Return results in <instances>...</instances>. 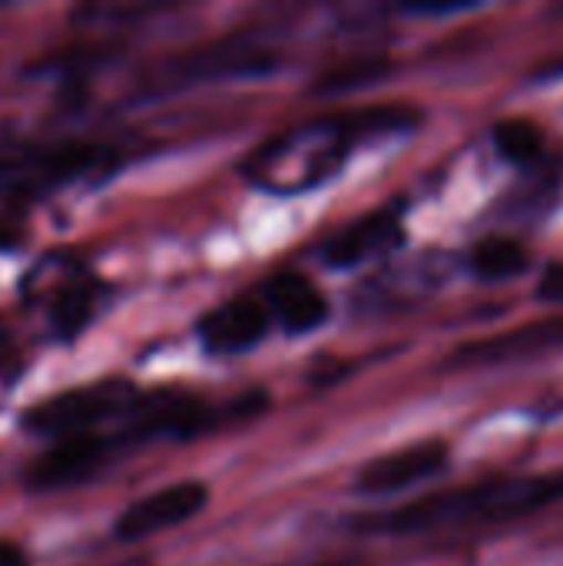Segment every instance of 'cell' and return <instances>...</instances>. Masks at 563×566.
Segmentation results:
<instances>
[{"label":"cell","instance_id":"obj_14","mask_svg":"<svg viewBox=\"0 0 563 566\" xmlns=\"http://www.w3.org/2000/svg\"><path fill=\"white\" fill-rule=\"evenodd\" d=\"M498 153L508 159V163H518V166H534L544 159V129L524 116H511V119H501L491 133Z\"/></svg>","mask_w":563,"mask_h":566},{"label":"cell","instance_id":"obj_13","mask_svg":"<svg viewBox=\"0 0 563 566\" xmlns=\"http://www.w3.org/2000/svg\"><path fill=\"white\" fill-rule=\"evenodd\" d=\"M471 272L484 282H508V279H518L528 272L531 265V255L528 249L518 242V239H508V235H491V239H481L475 249H471V259H468Z\"/></svg>","mask_w":563,"mask_h":566},{"label":"cell","instance_id":"obj_1","mask_svg":"<svg viewBox=\"0 0 563 566\" xmlns=\"http://www.w3.org/2000/svg\"><path fill=\"white\" fill-rule=\"evenodd\" d=\"M563 501V471L531 474V478H494L478 481L451 491H438L418 497L405 507H395L378 517L358 521V527L372 534H435L451 527H488V524H511L548 511Z\"/></svg>","mask_w":563,"mask_h":566},{"label":"cell","instance_id":"obj_3","mask_svg":"<svg viewBox=\"0 0 563 566\" xmlns=\"http://www.w3.org/2000/svg\"><path fill=\"white\" fill-rule=\"evenodd\" d=\"M139 388L126 378H103L93 385H80L70 391H60L53 398H43L30 405L20 415L23 431L40 434V438H73V434H90L106 421H126V415L139 401Z\"/></svg>","mask_w":563,"mask_h":566},{"label":"cell","instance_id":"obj_17","mask_svg":"<svg viewBox=\"0 0 563 566\" xmlns=\"http://www.w3.org/2000/svg\"><path fill=\"white\" fill-rule=\"evenodd\" d=\"M23 245V229L17 226V219L0 216V252H17Z\"/></svg>","mask_w":563,"mask_h":566},{"label":"cell","instance_id":"obj_5","mask_svg":"<svg viewBox=\"0 0 563 566\" xmlns=\"http://www.w3.org/2000/svg\"><path fill=\"white\" fill-rule=\"evenodd\" d=\"M275 63H279L275 50L249 36H222L163 66L156 83L163 90H173V86H186L199 80H219V76H256V73H269Z\"/></svg>","mask_w":563,"mask_h":566},{"label":"cell","instance_id":"obj_8","mask_svg":"<svg viewBox=\"0 0 563 566\" xmlns=\"http://www.w3.org/2000/svg\"><path fill=\"white\" fill-rule=\"evenodd\" d=\"M448 461H451V451L445 441H418V444H408L402 451L368 461L355 474V491L365 497H388L441 474Z\"/></svg>","mask_w":563,"mask_h":566},{"label":"cell","instance_id":"obj_16","mask_svg":"<svg viewBox=\"0 0 563 566\" xmlns=\"http://www.w3.org/2000/svg\"><path fill=\"white\" fill-rule=\"evenodd\" d=\"M538 298L541 302H554L563 305V262H554L541 272L538 279Z\"/></svg>","mask_w":563,"mask_h":566},{"label":"cell","instance_id":"obj_9","mask_svg":"<svg viewBox=\"0 0 563 566\" xmlns=\"http://www.w3.org/2000/svg\"><path fill=\"white\" fill-rule=\"evenodd\" d=\"M269 325H272V315L262 298L236 295V298L209 308L199 318L196 335H199L202 348L212 355H239V352L256 348L269 335Z\"/></svg>","mask_w":563,"mask_h":566},{"label":"cell","instance_id":"obj_10","mask_svg":"<svg viewBox=\"0 0 563 566\" xmlns=\"http://www.w3.org/2000/svg\"><path fill=\"white\" fill-rule=\"evenodd\" d=\"M402 242V216L395 209H372L338 229L325 245L319 249V259L332 269H352L375 255H385Z\"/></svg>","mask_w":563,"mask_h":566},{"label":"cell","instance_id":"obj_2","mask_svg":"<svg viewBox=\"0 0 563 566\" xmlns=\"http://www.w3.org/2000/svg\"><path fill=\"white\" fill-rule=\"evenodd\" d=\"M116 163V149L90 139H60L46 146L0 156V196L40 199L80 179H90Z\"/></svg>","mask_w":563,"mask_h":566},{"label":"cell","instance_id":"obj_4","mask_svg":"<svg viewBox=\"0 0 563 566\" xmlns=\"http://www.w3.org/2000/svg\"><path fill=\"white\" fill-rule=\"evenodd\" d=\"M126 444L119 434H73L60 438L53 448L37 454L27 471H23V488L27 491H63L76 488L83 481H93L106 464H113L116 454H123Z\"/></svg>","mask_w":563,"mask_h":566},{"label":"cell","instance_id":"obj_11","mask_svg":"<svg viewBox=\"0 0 563 566\" xmlns=\"http://www.w3.org/2000/svg\"><path fill=\"white\" fill-rule=\"evenodd\" d=\"M259 298L265 302L272 322H279L289 335H309L329 318V302L322 289L302 272H275L262 285Z\"/></svg>","mask_w":563,"mask_h":566},{"label":"cell","instance_id":"obj_15","mask_svg":"<svg viewBox=\"0 0 563 566\" xmlns=\"http://www.w3.org/2000/svg\"><path fill=\"white\" fill-rule=\"evenodd\" d=\"M382 63H348L329 76H322V83L315 86L319 93H345V90H355L362 83H368L372 76H378Z\"/></svg>","mask_w":563,"mask_h":566},{"label":"cell","instance_id":"obj_6","mask_svg":"<svg viewBox=\"0 0 563 566\" xmlns=\"http://www.w3.org/2000/svg\"><path fill=\"white\" fill-rule=\"evenodd\" d=\"M206 501H209V488L202 481H176L169 488H159L139 501H133L113 521V537L123 544L156 537L163 531H173V527L192 521L206 507Z\"/></svg>","mask_w":563,"mask_h":566},{"label":"cell","instance_id":"obj_12","mask_svg":"<svg viewBox=\"0 0 563 566\" xmlns=\"http://www.w3.org/2000/svg\"><path fill=\"white\" fill-rule=\"evenodd\" d=\"M106 298V285L90 272H73L46 302V322L56 342H76L93 318L100 315V305Z\"/></svg>","mask_w":563,"mask_h":566},{"label":"cell","instance_id":"obj_18","mask_svg":"<svg viewBox=\"0 0 563 566\" xmlns=\"http://www.w3.org/2000/svg\"><path fill=\"white\" fill-rule=\"evenodd\" d=\"M0 566H30V557L20 544L0 541Z\"/></svg>","mask_w":563,"mask_h":566},{"label":"cell","instance_id":"obj_7","mask_svg":"<svg viewBox=\"0 0 563 566\" xmlns=\"http://www.w3.org/2000/svg\"><path fill=\"white\" fill-rule=\"evenodd\" d=\"M551 352H563V312L508 328V332L481 338V342H468L448 358V365L451 368H494V365L541 358Z\"/></svg>","mask_w":563,"mask_h":566},{"label":"cell","instance_id":"obj_19","mask_svg":"<svg viewBox=\"0 0 563 566\" xmlns=\"http://www.w3.org/2000/svg\"><path fill=\"white\" fill-rule=\"evenodd\" d=\"M123 566H146V560H133V564H123Z\"/></svg>","mask_w":563,"mask_h":566}]
</instances>
